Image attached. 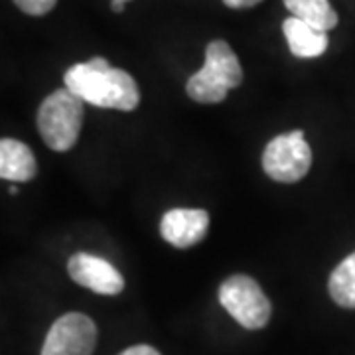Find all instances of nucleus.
I'll return each instance as SVG.
<instances>
[{"mask_svg":"<svg viewBox=\"0 0 355 355\" xmlns=\"http://www.w3.org/2000/svg\"><path fill=\"white\" fill-rule=\"evenodd\" d=\"M65 87L79 99L101 109L135 111L140 103V91L135 77L125 69L111 67L105 58H93L71 65L65 71Z\"/></svg>","mask_w":355,"mask_h":355,"instance_id":"obj_1","label":"nucleus"},{"mask_svg":"<svg viewBox=\"0 0 355 355\" xmlns=\"http://www.w3.org/2000/svg\"><path fill=\"white\" fill-rule=\"evenodd\" d=\"M243 69L227 42L216 40L205 50V64L188 79L186 91L198 103H221L229 89L241 85Z\"/></svg>","mask_w":355,"mask_h":355,"instance_id":"obj_2","label":"nucleus"},{"mask_svg":"<svg viewBox=\"0 0 355 355\" xmlns=\"http://www.w3.org/2000/svg\"><path fill=\"white\" fill-rule=\"evenodd\" d=\"M83 99L69 89H55L38 109V130L44 142L55 153L76 146L83 125Z\"/></svg>","mask_w":355,"mask_h":355,"instance_id":"obj_3","label":"nucleus"},{"mask_svg":"<svg viewBox=\"0 0 355 355\" xmlns=\"http://www.w3.org/2000/svg\"><path fill=\"white\" fill-rule=\"evenodd\" d=\"M219 302L247 330H261L270 320V302L251 277L235 275L219 288Z\"/></svg>","mask_w":355,"mask_h":355,"instance_id":"obj_4","label":"nucleus"},{"mask_svg":"<svg viewBox=\"0 0 355 355\" xmlns=\"http://www.w3.org/2000/svg\"><path fill=\"white\" fill-rule=\"evenodd\" d=\"M312 166V150L304 130H291L279 135L266 144L263 168L268 176L282 184H294L308 174Z\"/></svg>","mask_w":355,"mask_h":355,"instance_id":"obj_5","label":"nucleus"},{"mask_svg":"<svg viewBox=\"0 0 355 355\" xmlns=\"http://www.w3.org/2000/svg\"><path fill=\"white\" fill-rule=\"evenodd\" d=\"M95 343V322L85 314L69 312L53 322L46 336L42 355H91Z\"/></svg>","mask_w":355,"mask_h":355,"instance_id":"obj_6","label":"nucleus"},{"mask_svg":"<svg viewBox=\"0 0 355 355\" xmlns=\"http://www.w3.org/2000/svg\"><path fill=\"white\" fill-rule=\"evenodd\" d=\"M67 272L77 284L85 286L95 294L114 296L125 288L123 275L109 261L89 253H76L67 263Z\"/></svg>","mask_w":355,"mask_h":355,"instance_id":"obj_7","label":"nucleus"},{"mask_svg":"<svg viewBox=\"0 0 355 355\" xmlns=\"http://www.w3.org/2000/svg\"><path fill=\"white\" fill-rule=\"evenodd\" d=\"M209 227V214L205 209L174 207L166 211L160 223V235L176 249H190L202 241Z\"/></svg>","mask_w":355,"mask_h":355,"instance_id":"obj_8","label":"nucleus"},{"mask_svg":"<svg viewBox=\"0 0 355 355\" xmlns=\"http://www.w3.org/2000/svg\"><path fill=\"white\" fill-rule=\"evenodd\" d=\"M282 32L286 36L288 48L296 58L310 60V58L322 55L324 51L328 50V32H322V30L306 24V22L294 18V16L284 20Z\"/></svg>","mask_w":355,"mask_h":355,"instance_id":"obj_9","label":"nucleus"},{"mask_svg":"<svg viewBox=\"0 0 355 355\" xmlns=\"http://www.w3.org/2000/svg\"><path fill=\"white\" fill-rule=\"evenodd\" d=\"M34 153L16 139L0 140V176L10 182H28L36 176Z\"/></svg>","mask_w":355,"mask_h":355,"instance_id":"obj_10","label":"nucleus"},{"mask_svg":"<svg viewBox=\"0 0 355 355\" xmlns=\"http://www.w3.org/2000/svg\"><path fill=\"white\" fill-rule=\"evenodd\" d=\"M284 6L294 18L328 32L338 26V14L331 8L330 0H284Z\"/></svg>","mask_w":355,"mask_h":355,"instance_id":"obj_11","label":"nucleus"},{"mask_svg":"<svg viewBox=\"0 0 355 355\" xmlns=\"http://www.w3.org/2000/svg\"><path fill=\"white\" fill-rule=\"evenodd\" d=\"M331 300L342 308L355 310V253L334 268L328 282Z\"/></svg>","mask_w":355,"mask_h":355,"instance_id":"obj_12","label":"nucleus"},{"mask_svg":"<svg viewBox=\"0 0 355 355\" xmlns=\"http://www.w3.org/2000/svg\"><path fill=\"white\" fill-rule=\"evenodd\" d=\"M14 2L22 12L30 14V16H44L55 6L58 0H14Z\"/></svg>","mask_w":355,"mask_h":355,"instance_id":"obj_13","label":"nucleus"},{"mask_svg":"<svg viewBox=\"0 0 355 355\" xmlns=\"http://www.w3.org/2000/svg\"><path fill=\"white\" fill-rule=\"evenodd\" d=\"M121 355H160L154 347L150 345H132V347H128L125 349Z\"/></svg>","mask_w":355,"mask_h":355,"instance_id":"obj_14","label":"nucleus"},{"mask_svg":"<svg viewBox=\"0 0 355 355\" xmlns=\"http://www.w3.org/2000/svg\"><path fill=\"white\" fill-rule=\"evenodd\" d=\"M229 8H251L254 4L263 2V0H223Z\"/></svg>","mask_w":355,"mask_h":355,"instance_id":"obj_15","label":"nucleus"},{"mask_svg":"<svg viewBox=\"0 0 355 355\" xmlns=\"http://www.w3.org/2000/svg\"><path fill=\"white\" fill-rule=\"evenodd\" d=\"M125 2H128V0H113L114 12H123V8H125Z\"/></svg>","mask_w":355,"mask_h":355,"instance_id":"obj_16","label":"nucleus"},{"mask_svg":"<svg viewBox=\"0 0 355 355\" xmlns=\"http://www.w3.org/2000/svg\"><path fill=\"white\" fill-rule=\"evenodd\" d=\"M10 196H16V193H18V188H16V186H12V188H10Z\"/></svg>","mask_w":355,"mask_h":355,"instance_id":"obj_17","label":"nucleus"}]
</instances>
